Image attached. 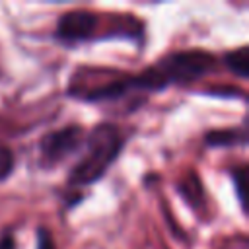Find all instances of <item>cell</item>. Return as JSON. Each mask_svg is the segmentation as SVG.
Listing matches in <instances>:
<instances>
[{
	"label": "cell",
	"instance_id": "5",
	"mask_svg": "<svg viewBox=\"0 0 249 249\" xmlns=\"http://www.w3.org/2000/svg\"><path fill=\"white\" fill-rule=\"evenodd\" d=\"M247 134L245 126L241 128H222V130H212L204 136L206 146H241L245 144Z\"/></svg>",
	"mask_w": 249,
	"mask_h": 249
},
{
	"label": "cell",
	"instance_id": "4",
	"mask_svg": "<svg viewBox=\"0 0 249 249\" xmlns=\"http://www.w3.org/2000/svg\"><path fill=\"white\" fill-rule=\"evenodd\" d=\"M97 27V16L88 10H72L58 18L54 37L64 45L89 41Z\"/></svg>",
	"mask_w": 249,
	"mask_h": 249
},
{
	"label": "cell",
	"instance_id": "10",
	"mask_svg": "<svg viewBox=\"0 0 249 249\" xmlns=\"http://www.w3.org/2000/svg\"><path fill=\"white\" fill-rule=\"evenodd\" d=\"M0 249H16V241H14V237L10 233L0 237Z\"/></svg>",
	"mask_w": 249,
	"mask_h": 249
},
{
	"label": "cell",
	"instance_id": "2",
	"mask_svg": "<svg viewBox=\"0 0 249 249\" xmlns=\"http://www.w3.org/2000/svg\"><path fill=\"white\" fill-rule=\"evenodd\" d=\"M124 146L121 130L111 123L97 124L84 142V154L68 175V185L72 189L88 187L99 181L107 169L113 165L117 156Z\"/></svg>",
	"mask_w": 249,
	"mask_h": 249
},
{
	"label": "cell",
	"instance_id": "6",
	"mask_svg": "<svg viewBox=\"0 0 249 249\" xmlns=\"http://www.w3.org/2000/svg\"><path fill=\"white\" fill-rule=\"evenodd\" d=\"M224 62L226 66L239 78H247L249 76V47L243 45L235 51H230L226 53L224 56Z\"/></svg>",
	"mask_w": 249,
	"mask_h": 249
},
{
	"label": "cell",
	"instance_id": "9",
	"mask_svg": "<svg viewBox=\"0 0 249 249\" xmlns=\"http://www.w3.org/2000/svg\"><path fill=\"white\" fill-rule=\"evenodd\" d=\"M37 249H54V243H53V235L49 230H39L37 233Z\"/></svg>",
	"mask_w": 249,
	"mask_h": 249
},
{
	"label": "cell",
	"instance_id": "1",
	"mask_svg": "<svg viewBox=\"0 0 249 249\" xmlns=\"http://www.w3.org/2000/svg\"><path fill=\"white\" fill-rule=\"evenodd\" d=\"M214 64V56L206 51H177L160 58L144 72L124 78V91H160L173 84H189L212 72Z\"/></svg>",
	"mask_w": 249,
	"mask_h": 249
},
{
	"label": "cell",
	"instance_id": "8",
	"mask_svg": "<svg viewBox=\"0 0 249 249\" xmlns=\"http://www.w3.org/2000/svg\"><path fill=\"white\" fill-rule=\"evenodd\" d=\"M231 177H233V185H235L237 200H239V204H241V206H245V204H243V185H245V169H243V167H239V169L231 171Z\"/></svg>",
	"mask_w": 249,
	"mask_h": 249
},
{
	"label": "cell",
	"instance_id": "3",
	"mask_svg": "<svg viewBox=\"0 0 249 249\" xmlns=\"http://www.w3.org/2000/svg\"><path fill=\"white\" fill-rule=\"evenodd\" d=\"M84 128L80 124H68L64 128L53 130L41 138L39 150H41V165L43 167H54L74 152H78L84 146Z\"/></svg>",
	"mask_w": 249,
	"mask_h": 249
},
{
	"label": "cell",
	"instance_id": "7",
	"mask_svg": "<svg viewBox=\"0 0 249 249\" xmlns=\"http://www.w3.org/2000/svg\"><path fill=\"white\" fill-rule=\"evenodd\" d=\"M14 169V154L8 148H0V181L6 179Z\"/></svg>",
	"mask_w": 249,
	"mask_h": 249
}]
</instances>
